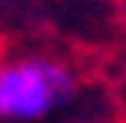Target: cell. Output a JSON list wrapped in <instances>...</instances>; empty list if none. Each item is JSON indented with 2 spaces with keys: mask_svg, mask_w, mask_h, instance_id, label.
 <instances>
[{
  "mask_svg": "<svg viewBox=\"0 0 126 123\" xmlns=\"http://www.w3.org/2000/svg\"><path fill=\"white\" fill-rule=\"evenodd\" d=\"M73 76L50 59L0 64V120H38L73 94Z\"/></svg>",
  "mask_w": 126,
  "mask_h": 123,
  "instance_id": "cell-1",
  "label": "cell"
}]
</instances>
